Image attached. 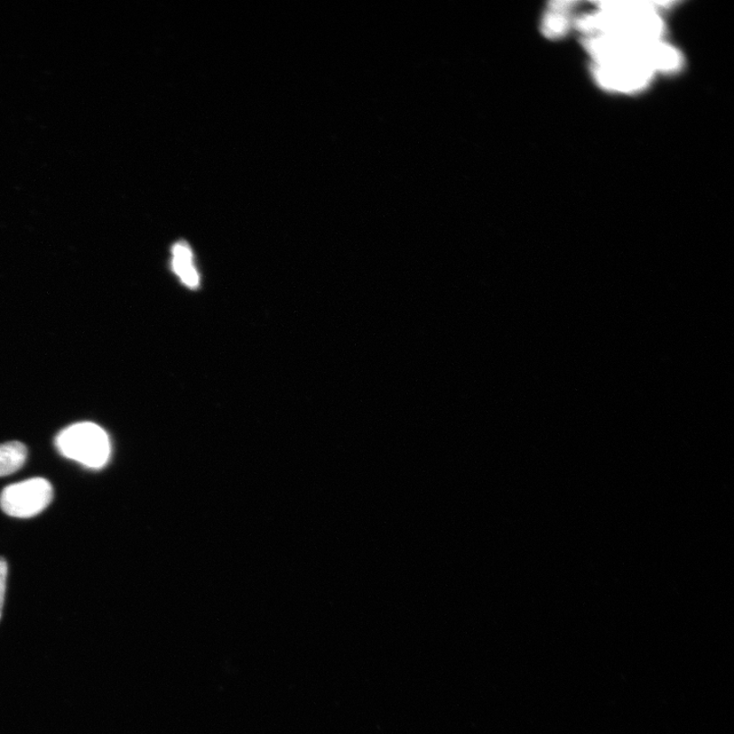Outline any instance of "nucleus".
<instances>
[{
  "label": "nucleus",
  "mask_w": 734,
  "mask_h": 734,
  "mask_svg": "<svg viewBox=\"0 0 734 734\" xmlns=\"http://www.w3.org/2000/svg\"><path fill=\"white\" fill-rule=\"evenodd\" d=\"M59 453L89 469L107 464L112 446L107 432L93 423H78L62 430L54 441Z\"/></svg>",
  "instance_id": "obj_1"
},
{
  "label": "nucleus",
  "mask_w": 734,
  "mask_h": 734,
  "mask_svg": "<svg viewBox=\"0 0 734 734\" xmlns=\"http://www.w3.org/2000/svg\"><path fill=\"white\" fill-rule=\"evenodd\" d=\"M52 499L50 481L34 478L6 487L0 494V508L14 518H33L49 507Z\"/></svg>",
  "instance_id": "obj_2"
},
{
  "label": "nucleus",
  "mask_w": 734,
  "mask_h": 734,
  "mask_svg": "<svg viewBox=\"0 0 734 734\" xmlns=\"http://www.w3.org/2000/svg\"><path fill=\"white\" fill-rule=\"evenodd\" d=\"M655 74L638 58H623L594 64L596 82L613 92L641 91L653 80Z\"/></svg>",
  "instance_id": "obj_3"
},
{
  "label": "nucleus",
  "mask_w": 734,
  "mask_h": 734,
  "mask_svg": "<svg viewBox=\"0 0 734 734\" xmlns=\"http://www.w3.org/2000/svg\"><path fill=\"white\" fill-rule=\"evenodd\" d=\"M643 60L654 74L675 73L683 66L681 52L663 39L645 45Z\"/></svg>",
  "instance_id": "obj_4"
},
{
  "label": "nucleus",
  "mask_w": 734,
  "mask_h": 734,
  "mask_svg": "<svg viewBox=\"0 0 734 734\" xmlns=\"http://www.w3.org/2000/svg\"><path fill=\"white\" fill-rule=\"evenodd\" d=\"M172 268L187 287H199L200 275L193 263L192 251L187 243L179 242L172 247Z\"/></svg>",
  "instance_id": "obj_5"
},
{
  "label": "nucleus",
  "mask_w": 734,
  "mask_h": 734,
  "mask_svg": "<svg viewBox=\"0 0 734 734\" xmlns=\"http://www.w3.org/2000/svg\"><path fill=\"white\" fill-rule=\"evenodd\" d=\"M572 5V3H554L552 5L543 21V33L552 38L563 36L567 33L571 25L570 12Z\"/></svg>",
  "instance_id": "obj_6"
},
{
  "label": "nucleus",
  "mask_w": 734,
  "mask_h": 734,
  "mask_svg": "<svg viewBox=\"0 0 734 734\" xmlns=\"http://www.w3.org/2000/svg\"><path fill=\"white\" fill-rule=\"evenodd\" d=\"M28 450L18 441L0 444V478L13 475L25 465Z\"/></svg>",
  "instance_id": "obj_7"
},
{
  "label": "nucleus",
  "mask_w": 734,
  "mask_h": 734,
  "mask_svg": "<svg viewBox=\"0 0 734 734\" xmlns=\"http://www.w3.org/2000/svg\"><path fill=\"white\" fill-rule=\"evenodd\" d=\"M7 573H9L7 563L4 558L0 557V619H2L5 605Z\"/></svg>",
  "instance_id": "obj_8"
}]
</instances>
